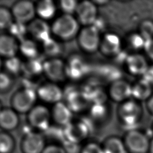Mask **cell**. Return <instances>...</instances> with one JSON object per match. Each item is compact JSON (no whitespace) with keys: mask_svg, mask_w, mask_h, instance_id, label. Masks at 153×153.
Masks as SVG:
<instances>
[{"mask_svg":"<svg viewBox=\"0 0 153 153\" xmlns=\"http://www.w3.org/2000/svg\"><path fill=\"white\" fill-rule=\"evenodd\" d=\"M36 91L38 100L44 105L53 106L63 101L64 90L59 84L47 81L38 84Z\"/></svg>","mask_w":153,"mask_h":153,"instance_id":"6","label":"cell"},{"mask_svg":"<svg viewBox=\"0 0 153 153\" xmlns=\"http://www.w3.org/2000/svg\"><path fill=\"white\" fill-rule=\"evenodd\" d=\"M19 42L7 32L0 33V57L7 59L18 55Z\"/></svg>","mask_w":153,"mask_h":153,"instance_id":"20","label":"cell"},{"mask_svg":"<svg viewBox=\"0 0 153 153\" xmlns=\"http://www.w3.org/2000/svg\"><path fill=\"white\" fill-rule=\"evenodd\" d=\"M121 41L113 33H107L102 36L99 51L106 56H114L121 52Z\"/></svg>","mask_w":153,"mask_h":153,"instance_id":"17","label":"cell"},{"mask_svg":"<svg viewBox=\"0 0 153 153\" xmlns=\"http://www.w3.org/2000/svg\"><path fill=\"white\" fill-rule=\"evenodd\" d=\"M149 153H153V139L151 140V142H150Z\"/></svg>","mask_w":153,"mask_h":153,"instance_id":"40","label":"cell"},{"mask_svg":"<svg viewBox=\"0 0 153 153\" xmlns=\"http://www.w3.org/2000/svg\"><path fill=\"white\" fill-rule=\"evenodd\" d=\"M64 42L51 36L41 44V53L46 59L61 58L64 52Z\"/></svg>","mask_w":153,"mask_h":153,"instance_id":"23","label":"cell"},{"mask_svg":"<svg viewBox=\"0 0 153 153\" xmlns=\"http://www.w3.org/2000/svg\"><path fill=\"white\" fill-rule=\"evenodd\" d=\"M152 93L151 84L143 78L132 85L131 97L136 101L148 100Z\"/></svg>","mask_w":153,"mask_h":153,"instance_id":"24","label":"cell"},{"mask_svg":"<svg viewBox=\"0 0 153 153\" xmlns=\"http://www.w3.org/2000/svg\"><path fill=\"white\" fill-rule=\"evenodd\" d=\"M27 25L29 37L40 44L53 36L51 25L47 21L36 17Z\"/></svg>","mask_w":153,"mask_h":153,"instance_id":"13","label":"cell"},{"mask_svg":"<svg viewBox=\"0 0 153 153\" xmlns=\"http://www.w3.org/2000/svg\"><path fill=\"white\" fill-rule=\"evenodd\" d=\"M52 36L65 42L76 38L81 26L74 15L62 14L51 24Z\"/></svg>","mask_w":153,"mask_h":153,"instance_id":"1","label":"cell"},{"mask_svg":"<svg viewBox=\"0 0 153 153\" xmlns=\"http://www.w3.org/2000/svg\"><path fill=\"white\" fill-rule=\"evenodd\" d=\"M14 78L3 70L0 72V93H5L11 90L14 84Z\"/></svg>","mask_w":153,"mask_h":153,"instance_id":"32","label":"cell"},{"mask_svg":"<svg viewBox=\"0 0 153 153\" xmlns=\"http://www.w3.org/2000/svg\"><path fill=\"white\" fill-rule=\"evenodd\" d=\"M79 1L75 0H61L58 2L57 7L62 14L75 15Z\"/></svg>","mask_w":153,"mask_h":153,"instance_id":"31","label":"cell"},{"mask_svg":"<svg viewBox=\"0 0 153 153\" xmlns=\"http://www.w3.org/2000/svg\"><path fill=\"white\" fill-rule=\"evenodd\" d=\"M50 109L52 123L56 126L63 128L74 121V112L64 101L53 105Z\"/></svg>","mask_w":153,"mask_h":153,"instance_id":"14","label":"cell"},{"mask_svg":"<svg viewBox=\"0 0 153 153\" xmlns=\"http://www.w3.org/2000/svg\"><path fill=\"white\" fill-rule=\"evenodd\" d=\"M38 100L35 88L23 86L13 93L10 104L11 107L19 115H26L37 104Z\"/></svg>","mask_w":153,"mask_h":153,"instance_id":"2","label":"cell"},{"mask_svg":"<svg viewBox=\"0 0 153 153\" xmlns=\"http://www.w3.org/2000/svg\"><path fill=\"white\" fill-rule=\"evenodd\" d=\"M24 61L17 56L4 60L3 71L13 77L22 74Z\"/></svg>","mask_w":153,"mask_h":153,"instance_id":"27","label":"cell"},{"mask_svg":"<svg viewBox=\"0 0 153 153\" xmlns=\"http://www.w3.org/2000/svg\"><path fill=\"white\" fill-rule=\"evenodd\" d=\"M146 108L149 112L153 115V94L147 100Z\"/></svg>","mask_w":153,"mask_h":153,"instance_id":"39","label":"cell"},{"mask_svg":"<svg viewBox=\"0 0 153 153\" xmlns=\"http://www.w3.org/2000/svg\"><path fill=\"white\" fill-rule=\"evenodd\" d=\"M127 152L130 153H148L151 140L143 133L133 129L128 130L124 139Z\"/></svg>","mask_w":153,"mask_h":153,"instance_id":"9","label":"cell"},{"mask_svg":"<svg viewBox=\"0 0 153 153\" xmlns=\"http://www.w3.org/2000/svg\"><path fill=\"white\" fill-rule=\"evenodd\" d=\"M42 153H67L63 144L49 143L45 146Z\"/></svg>","mask_w":153,"mask_h":153,"instance_id":"37","label":"cell"},{"mask_svg":"<svg viewBox=\"0 0 153 153\" xmlns=\"http://www.w3.org/2000/svg\"><path fill=\"white\" fill-rule=\"evenodd\" d=\"M6 32L8 33L19 42L29 36L27 25L16 21H14Z\"/></svg>","mask_w":153,"mask_h":153,"instance_id":"29","label":"cell"},{"mask_svg":"<svg viewBox=\"0 0 153 153\" xmlns=\"http://www.w3.org/2000/svg\"><path fill=\"white\" fill-rule=\"evenodd\" d=\"M14 21L29 24L36 17L35 3L29 0L16 1L10 8Z\"/></svg>","mask_w":153,"mask_h":153,"instance_id":"10","label":"cell"},{"mask_svg":"<svg viewBox=\"0 0 153 153\" xmlns=\"http://www.w3.org/2000/svg\"><path fill=\"white\" fill-rule=\"evenodd\" d=\"M43 75L47 81L59 84L66 80L65 60L62 58L45 59L43 64Z\"/></svg>","mask_w":153,"mask_h":153,"instance_id":"7","label":"cell"},{"mask_svg":"<svg viewBox=\"0 0 153 153\" xmlns=\"http://www.w3.org/2000/svg\"><path fill=\"white\" fill-rule=\"evenodd\" d=\"M79 153H104V151L102 144L91 141L82 144Z\"/></svg>","mask_w":153,"mask_h":153,"instance_id":"36","label":"cell"},{"mask_svg":"<svg viewBox=\"0 0 153 153\" xmlns=\"http://www.w3.org/2000/svg\"><path fill=\"white\" fill-rule=\"evenodd\" d=\"M142 114L139 102L129 99L121 103L118 109V116L122 124L130 130L135 129Z\"/></svg>","mask_w":153,"mask_h":153,"instance_id":"5","label":"cell"},{"mask_svg":"<svg viewBox=\"0 0 153 153\" xmlns=\"http://www.w3.org/2000/svg\"><path fill=\"white\" fill-rule=\"evenodd\" d=\"M132 85L127 81L118 79L112 81L108 90V96L115 102L123 103L131 97Z\"/></svg>","mask_w":153,"mask_h":153,"instance_id":"15","label":"cell"},{"mask_svg":"<svg viewBox=\"0 0 153 153\" xmlns=\"http://www.w3.org/2000/svg\"><path fill=\"white\" fill-rule=\"evenodd\" d=\"M102 144L104 153H127L124 140L116 136L106 138Z\"/></svg>","mask_w":153,"mask_h":153,"instance_id":"25","label":"cell"},{"mask_svg":"<svg viewBox=\"0 0 153 153\" xmlns=\"http://www.w3.org/2000/svg\"><path fill=\"white\" fill-rule=\"evenodd\" d=\"M106 112L107 109L105 103L91 105L90 114L93 119L95 120H100L105 117Z\"/></svg>","mask_w":153,"mask_h":153,"instance_id":"34","label":"cell"},{"mask_svg":"<svg viewBox=\"0 0 153 153\" xmlns=\"http://www.w3.org/2000/svg\"><path fill=\"white\" fill-rule=\"evenodd\" d=\"M67 78L81 79L87 72V65L85 60L79 54H73L65 61Z\"/></svg>","mask_w":153,"mask_h":153,"instance_id":"16","label":"cell"},{"mask_svg":"<svg viewBox=\"0 0 153 153\" xmlns=\"http://www.w3.org/2000/svg\"><path fill=\"white\" fill-rule=\"evenodd\" d=\"M125 65L131 74L142 76L149 67L145 57L139 53H133L127 56L125 59Z\"/></svg>","mask_w":153,"mask_h":153,"instance_id":"18","label":"cell"},{"mask_svg":"<svg viewBox=\"0 0 153 153\" xmlns=\"http://www.w3.org/2000/svg\"><path fill=\"white\" fill-rule=\"evenodd\" d=\"M47 144L43 133L31 131L23 134L20 142V150L22 153H42Z\"/></svg>","mask_w":153,"mask_h":153,"instance_id":"12","label":"cell"},{"mask_svg":"<svg viewBox=\"0 0 153 153\" xmlns=\"http://www.w3.org/2000/svg\"><path fill=\"white\" fill-rule=\"evenodd\" d=\"M74 16L81 27L94 25L98 19L97 6L93 1H79Z\"/></svg>","mask_w":153,"mask_h":153,"instance_id":"11","label":"cell"},{"mask_svg":"<svg viewBox=\"0 0 153 153\" xmlns=\"http://www.w3.org/2000/svg\"><path fill=\"white\" fill-rule=\"evenodd\" d=\"M44 60H41L40 57L24 61L22 74L27 78L38 77L43 75Z\"/></svg>","mask_w":153,"mask_h":153,"instance_id":"26","label":"cell"},{"mask_svg":"<svg viewBox=\"0 0 153 153\" xmlns=\"http://www.w3.org/2000/svg\"><path fill=\"white\" fill-rule=\"evenodd\" d=\"M41 44L30 37H27L19 42V54L25 60L40 57L41 54Z\"/></svg>","mask_w":153,"mask_h":153,"instance_id":"21","label":"cell"},{"mask_svg":"<svg viewBox=\"0 0 153 153\" xmlns=\"http://www.w3.org/2000/svg\"><path fill=\"white\" fill-rule=\"evenodd\" d=\"M101 39L100 30L94 25L81 27L76 38L79 49L86 54L99 51Z\"/></svg>","mask_w":153,"mask_h":153,"instance_id":"4","label":"cell"},{"mask_svg":"<svg viewBox=\"0 0 153 153\" xmlns=\"http://www.w3.org/2000/svg\"><path fill=\"white\" fill-rule=\"evenodd\" d=\"M20 124L19 114L11 107H2L0 110V129L10 132L17 129Z\"/></svg>","mask_w":153,"mask_h":153,"instance_id":"19","label":"cell"},{"mask_svg":"<svg viewBox=\"0 0 153 153\" xmlns=\"http://www.w3.org/2000/svg\"><path fill=\"white\" fill-rule=\"evenodd\" d=\"M146 41L153 38V22L149 20H143L139 25V32Z\"/></svg>","mask_w":153,"mask_h":153,"instance_id":"33","label":"cell"},{"mask_svg":"<svg viewBox=\"0 0 153 153\" xmlns=\"http://www.w3.org/2000/svg\"><path fill=\"white\" fill-rule=\"evenodd\" d=\"M3 63H4V60L0 57V72L3 70Z\"/></svg>","mask_w":153,"mask_h":153,"instance_id":"41","label":"cell"},{"mask_svg":"<svg viewBox=\"0 0 153 153\" xmlns=\"http://www.w3.org/2000/svg\"><path fill=\"white\" fill-rule=\"evenodd\" d=\"M26 123L33 131L44 133L53 123L51 109L46 105L37 103L26 114Z\"/></svg>","mask_w":153,"mask_h":153,"instance_id":"3","label":"cell"},{"mask_svg":"<svg viewBox=\"0 0 153 153\" xmlns=\"http://www.w3.org/2000/svg\"><path fill=\"white\" fill-rule=\"evenodd\" d=\"M57 10V4L51 0H41L35 3L36 17L47 22L56 17Z\"/></svg>","mask_w":153,"mask_h":153,"instance_id":"22","label":"cell"},{"mask_svg":"<svg viewBox=\"0 0 153 153\" xmlns=\"http://www.w3.org/2000/svg\"><path fill=\"white\" fill-rule=\"evenodd\" d=\"M65 141L81 145L91 133V127L84 120L73 121L63 128Z\"/></svg>","mask_w":153,"mask_h":153,"instance_id":"8","label":"cell"},{"mask_svg":"<svg viewBox=\"0 0 153 153\" xmlns=\"http://www.w3.org/2000/svg\"><path fill=\"white\" fill-rule=\"evenodd\" d=\"M16 148V140L9 133L0 131V153H13Z\"/></svg>","mask_w":153,"mask_h":153,"instance_id":"28","label":"cell"},{"mask_svg":"<svg viewBox=\"0 0 153 153\" xmlns=\"http://www.w3.org/2000/svg\"><path fill=\"white\" fill-rule=\"evenodd\" d=\"M143 50L147 57L153 60V38L145 41Z\"/></svg>","mask_w":153,"mask_h":153,"instance_id":"38","label":"cell"},{"mask_svg":"<svg viewBox=\"0 0 153 153\" xmlns=\"http://www.w3.org/2000/svg\"><path fill=\"white\" fill-rule=\"evenodd\" d=\"M2 104H1V101H0V110L2 109Z\"/></svg>","mask_w":153,"mask_h":153,"instance_id":"42","label":"cell"},{"mask_svg":"<svg viewBox=\"0 0 153 153\" xmlns=\"http://www.w3.org/2000/svg\"><path fill=\"white\" fill-rule=\"evenodd\" d=\"M14 21L11 9L6 6L0 5V31H7Z\"/></svg>","mask_w":153,"mask_h":153,"instance_id":"30","label":"cell"},{"mask_svg":"<svg viewBox=\"0 0 153 153\" xmlns=\"http://www.w3.org/2000/svg\"><path fill=\"white\" fill-rule=\"evenodd\" d=\"M128 44L134 50H140L144 48L145 40L139 33L131 34L128 38Z\"/></svg>","mask_w":153,"mask_h":153,"instance_id":"35","label":"cell"}]
</instances>
